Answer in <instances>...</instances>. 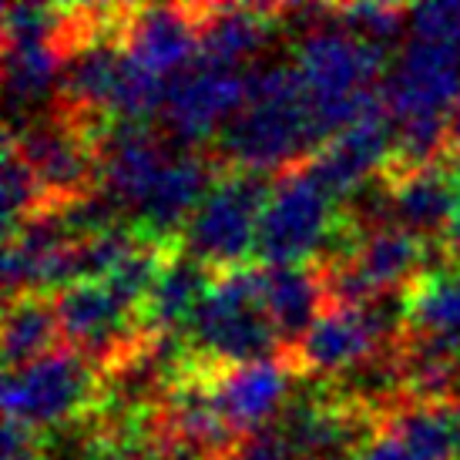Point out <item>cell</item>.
Masks as SVG:
<instances>
[{
	"label": "cell",
	"mask_w": 460,
	"mask_h": 460,
	"mask_svg": "<svg viewBox=\"0 0 460 460\" xmlns=\"http://www.w3.org/2000/svg\"><path fill=\"white\" fill-rule=\"evenodd\" d=\"M104 128L108 121H84L54 108L51 115L11 121L4 141H11L21 152V158L38 175L40 189L51 195V202L65 205L98 192L102 185L98 138Z\"/></svg>",
	"instance_id": "obj_3"
},
{
	"label": "cell",
	"mask_w": 460,
	"mask_h": 460,
	"mask_svg": "<svg viewBox=\"0 0 460 460\" xmlns=\"http://www.w3.org/2000/svg\"><path fill=\"white\" fill-rule=\"evenodd\" d=\"M386 51L390 48L367 44L336 24H326L313 27L299 38L293 65L303 75L309 102L316 108H330L370 91V81L380 75L386 77Z\"/></svg>",
	"instance_id": "obj_7"
},
{
	"label": "cell",
	"mask_w": 460,
	"mask_h": 460,
	"mask_svg": "<svg viewBox=\"0 0 460 460\" xmlns=\"http://www.w3.org/2000/svg\"><path fill=\"white\" fill-rule=\"evenodd\" d=\"M61 323L54 296L48 293H21L7 299L4 309V370L13 373L61 349Z\"/></svg>",
	"instance_id": "obj_22"
},
{
	"label": "cell",
	"mask_w": 460,
	"mask_h": 460,
	"mask_svg": "<svg viewBox=\"0 0 460 460\" xmlns=\"http://www.w3.org/2000/svg\"><path fill=\"white\" fill-rule=\"evenodd\" d=\"M330 24L367 44L390 48L403 34V24H410V11L396 4H340L330 7Z\"/></svg>",
	"instance_id": "obj_27"
},
{
	"label": "cell",
	"mask_w": 460,
	"mask_h": 460,
	"mask_svg": "<svg viewBox=\"0 0 460 460\" xmlns=\"http://www.w3.org/2000/svg\"><path fill=\"white\" fill-rule=\"evenodd\" d=\"M0 199H4V239L13 235L24 222L51 212V195L40 189L38 175L31 172L21 152L4 141V175H0Z\"/></svg>",
	"instance_id": "obj_25"
},
{
	"label": "cell",
	"mask_w": 460,
	"mask_h": 460,
	"mask_svg": "<svg viewBox=\"0 0 460 460\" xmlns=\"http://www.w3.org/2000/svg\"><path fill=\"white\" fill-rule=\"evenodd\" d=\"M384 185L390 192L394 226L417 235H440L460 199V165L444 158L417 172L384 179Z\"/></svg>",
	"instance_id": "obj_17"
},
{
	"label": "cell",
	"mask_w": 460,
	"mask_h": 460,
	"mask_svg": "<svg viewBox=\"0 0 460 460\" xmlns=\"http://www.w3.org/2000/svg\"><path fill=\"white\" fill-rule=\"evenodd\" d=\"M165 77H158L155 71L141 67L138 61H131L128 54H125L108 115H111V121H125V125H148L155 111L165 108Z\"/></svg>",
	"instance_id": "obj_26"
},
{
	"label": "cell",
	"mask_w": 460,
	"mask_h": 460,
	"mask_svg": "<svg viewBox=\"0 0 460 460\" xmlns=\"http://www.w3.org/2000/svg\"><path fill=\"white\" fill-rule=\"evenodd\" d=\"M349 262L359 269V276L367 279L376 296L400 293L420 272H427L430 262V245L423 235L400 226H386V229L367 232L359 245L349 252Z\"/></svg>",
	"instance_id": "obj_19"
},
{
	"label": "cell",
	"mask_w": 460,
	"mask_h": 460,
	"mask_svg": "<svg viewBox=\"0 0 460 460\" xmlns=\"http://www.w3.org/2000/svg\"><path fill=\"white\" fill-rule=\"evenodd\" d=\"M326 138L316 128L306 94L279 102H249L216 138V158L222 168L239 172H289L309 162Z\"/></svg>",
	"instance_id": "obj_2"
},
{
	"label": "cell",
	"mask_w": 460,
	"mask_h": 460,
	"mask_svg": "<svg viewBox=\"0 0 460 460\" xmlns=\"http://www.w3.org/2000/svg\"><path fill=\"white\" fill-rule=\"evenodd\" d=\"M336 218V199L309 175L306 165L282 172L259 216V266H306V259L323 252Z\"/></svg>",
	"instance_id": "obj_6"
},
{
	"label": "cell",
	"mask_w": 460,
	"mask_h": 460,
	"mask_svg": "<svg viewBox=\"0 0 460 460\" xmlns=\"http://www.w3.org/2000/svg\"><path fill=\"white\" fill-rule=\"evenodd\" d=\"M447 158L454 165H460V102L454 104V111H450V121H447Z\"/></svg>",
	"instance_id": "obj_33"
},
{
	"label": "cell",
	"mask_w": 460,
	"mask_h": 460,
	"mask_svg": "<svg viewBox=\"0 0 460 460\" xmlns=\"http://www.w3.org/2000/svg\"><path fill=\"white\" fill-rule=\"evenodd\" d=\"M104 407V376L75 349H54L4 376V420L34 430L98 417Z\"/></svg>",
	"instance_id": "obj_4"
},
{
	"label": "cell",
	"mask_w": 460,
	"mask_h": 460,
	"mask_svg": "<svg viewBox=\"0 0 460 460\" xmlns=\"http://www.w3.org/2000/svg\"><path fill=\"white\" fill-rule=\"evenodd\" d=\"M457 410H460V400H457Z\"/></svg>",
	"instance_id": "obj_34"
},
{
	"label": "cell",
	"mask_w": 460,
	"mask_h": 460,
	"mask_svg": "<svg viewBox=\"0 0 460 460\" xmlns=\"http://www.w3.org/2000/svg\"><path fill=\"white\" fill-rule=\"evenodd\" d=\"M229 460H296V454L286 444V437L279 434V427L269 423V427L245 437Z\"/></svg>",
	"instance_id": "obj_29"
},
{
	"label": "cell",
	"mask_w": 460,
	"mask_h": 460,
	"mask_svg": "<svg viewBox=\"0 0 460 460\" xmlns=\"http://www.w3.org/2000/svg\"><path fill=\"white\" fill-rule=\"evenodd\" d=\"M380 94L394 121L447 115L460 102V54L413 38L403 54H396Z\"/></svg>",
	"instance_id": "obj_9"
},
{
	"label": "cell",
	"mask_w": 460,
	"mask_h": 460,
	"mask_svg": "<svg viewBox=\"0 0 460 460\" xmlns=\"http://www.w3.org/2000/svg\"><path fill=\"white\" fill-rule=\"evenodd\" d=\"M410 31L417 40L444 44V48L460 54V0L410 7Z\"/></svg>",
	"instance_id": "obj_28"
},
{
	"label": "cell",
	"mask_w": 460,
	"mask_h": 460,
	"mask_svg": "<svg viewBox=\"0 0 460 460\" xmlns=\"http://www.w3.org/2000/svg\"><path fill=\"white\" fill-rule=\"evenodd\" d=\"M199 27V61L218 67H239L256 58L282 24V7L232 4V7H192Z\"/></svg>",
	"instance_id": "obj_16"
},
{
	"label": "cell",
	"mask_w": 460,
	"mask_h": 460,
	"mask_svg": "<svg viewBox=\"0 0 460 460\" xmlns=\"http://www.w3.org/2000/svg\"><path fill=\"white\" fill-rule=\"evenodd\" d=\"M437 252L447 266H460V199L454 205V212H450L447 226L437 235Z\"/></svg>",
	"instance_id": "obj_32"
},
{
	"label": "cell",
	"mask_w": 460,
	"mask_h": 460,
	"mask_svg": "<svg viewBox=\"0 0 460 460\" xmlns=\"http://www.w3.org/2000/svg\"><path fill=\"white\" fill-rule=\"evenodd\" d=\"M394 434L417 460H460L457 403H420L400 396L380 413V427Z\"/></svg>",
	"instance_id": "obj_20"
},
{
	"label": "cell",
	"mask_w": 460,
	"mask_h": 460,
	"mask_svg": "<svg viewBox=\"0 0 460 460\" xmlns=\"http://www.w3.org/2000/svg\"><path fill=\"white\" fill-rule=\"evenodd\" d=\"M245 104V75L195 58L192 65L168 81L165 128L181 145H199L212 131H222Z\"/></svg>",
	"instance_id": "obj_8"
},
{
	"label": "cell",
	"mask_w": 460,
	"mask_h": 460,
	"mask_svg": "<svg viewBox=\"0 0 460 460\" xmlns=\"http://www.w3.org/2000/svg\"><path fill=\"white\" fill-rule=\"evenodd\" d=\"M218 172H222V165L208 162V155L202 152L172 155V162L162 172L155 192L148 195V202L141 205V212L135 216V229L148 243H179L189 218L195 216V208L202 205L208 189L216 185Z\"/></svg>",
	"instance_id": "obj_15"
},
{
	"label": "cell",
	"mask_w": 460,
	"mask_h": 460,
	"mask_svg": "<svg viewBox=\"0 0 460 460\" xmlns=\"http://www.w3.org/2000/svg\"><path fill=\"white\" fill-rule=\"evenodd\" d=\"M403 336H460V266L420 272L403 289Z\"/></svg>",
	"instance_id": "obj_23"
},
{
	"label": "cell",
	"mask_w": 460,
	"mask_h": 460,
	"mask_svg": "<svg viewBox=\"0 0 460 460\" xmlns=\"http://www.w3.org/2000/svg\"><path fill=\"white\" fill-rule=\"evenodd\" d=\"M98 158H102L98 189L111 195L121 212L135 216L148 202L165 165L172 162L168 148L155 138L148 125H125V121H108V128L98 138Z\"/></svg>",
	"instance_id": "obj_12"
},
{
	"label": "cell",
	"mask_w": 460,
	"mask_h": 460,
	"mask_svg": "<svg viewBox=\"0 0 460 460\" xmlns=\"http://www.w3.org/2000/svg\"><path fill=\"white\" fill-rule=\"evenodd\" d=\"M118 44L131 61L158 77H175L199 58L192 7H125L118 21Z\"/></svg>",
	"instance_id": "obj_13"
},
{
	"label": "cell",
	"mask_w": 460,
	"mask_h": 460,
	"mask_svg": "<svg viewBox=\"0 0 460 460\" xmlns=\"http://www.w3.org/2000/svg\"><path fill=\"white\" fill-rule=\"evenodd\" d=\"M262 309L279 336L282 353L293 349L326 309L316 266H262Z\"/></svg>",
	"instance_id": "obj_18"
},
{
	"label": "cell",
	"mask_w": 460,
	"mask_h": 460,
	"mask_svg": "<svg viewBox=\"0 0 460 460\" xmlns=\"http://www.w3.org/2000/svg\"><path fill=\"white\" fill-rule=\"evenodd\" d=\"M269 192L272 181L262 172L222 168L216 185L189 218L179 245L212 272L245 266V259L256 256L259 216L269 202Z\"/></svg>",
	"instance_id": "obj_5"
},
{
	"label": "cell",
	"mask_w": 460,
	"mask_h": 460,
	"mask_svg": "<svg viewBox=\"0 0 460 460\" xmlns=\"http://www.w3.org/2000/svg\"><path fill=\"white\" fill-rule=\"evenodd\" d=\"M202 380L208 386V396L216 400L222 417L232 423V430L243 437L256 434L269 420L286 410V394H289V363L282 357L276 359H259V363H243V367H205Z\"/></svg>",
	"instance_id": "obj_11"
},
{
	"label": "cell",
	"mask_w": 460,
	"mask_h": 460,
	"mask_svg": "<svg viewBox=\"0 0 460 460\" xmlns=\"http://www.w3.org/2000/svg\"><path fill=\"white\" fill-rule=\"evenodd\" d=\"M44 434L21 420H4V460H40Z\"/></svg>",
	"instance_id": "obj_30"
},
{
	"label": "cell",
	"mask_w": 460,
	"mask_h": 460,
	"mask_svg": "<svg viewBox=\"0 0 460 460\" xmlns=\"http://www.w3.org/2000/svg\"><path fill=\"white\" fill-rule=\"evenodd\" d=\"M212 276H216L212 269L202 266L179 245L162 266L152 293L145 296V303L138 309L145 332H175L179 326L185 330V323L192 320L195 306L208 289Z\"/></svg>",
	"instance_id": "obj_21"
},
{
	"label": "cell",
	"mask_w": 460,
	"mask_h": 460,
	"mask_svg": "<svg viewBox=\"0 0 460 460\" xmlns=\"http://www.w3.org/2000/svg\"><path fill=\"white\" fill-rule=\"evenodd\" d=\"M185 346L205 367H243L269 359L282 343L262 309V266H235L212 276L192 320Z\"/></svg>",
	"instance_id": "obj_1"
},
{
	"label": "cell",
	"mask_w": 460,
	"mask_h": 460,
	"mask_svg": "<svg viewBox=\"0 0 460 460\" xmlns=\"http://www.w3.org/2000/svg\"><path fill=\"white\" fill-rule=\"evenodd\" d=\"M380 349L386 346L376 340L363 306L323 309L320 320L309 326L293 349L282 353V359L296 376H343Z\"/></svg>",
	"instance_id": "obj_14"
},
{
	"label": "cell",
	"mask_w": 460,
	"mask_h": 460,
	"mask_svg": "<svg viewBox=\"0 0 460 460\" xmlns=\"http://www.w3.org/2000/svg\"><path fill=\"white\" fill-rule=\"evenodd\" d=\"M349 460H417V457H413V454H410V450L403 447L394 434L376 430V434H373Z\"/></svg>",
	"instance_id": "obj_31"
},
{
	"label": "cell",
	"mask_w": 460,
	"mask_h": 460,
	"mask_svg": "<svg viewBox=\"0 0 460 460\" xmlns=\"http://www.w3.org/2000/svg\"><path fill=\"white\" fill-rule=\"evenodd\" d=\"M394 135L396 125L384 104L363 121H357L353 128L326 141L303 165L332 199H353L359 189L370 185L373 175H384L386 162L394 155Z\"/></svg>",
	"instance_id": "obj_10"
},
{
	"label": "cell",
	"mask_w": 460,
	"mask_h": 460,
	"mask_svg": "<svg viewBox=\"0 0 460 460\" xmlns=\"http://www.w3.org/2000/svg\"><path fill=\"white\" fill-rule=\"evenodd\" d=\"M65 61L58 44H4V81L13 118L24 104L44 98L61 81Z\"/></svg>",
	"instance_id": "obj_24"
}]
</instances>
